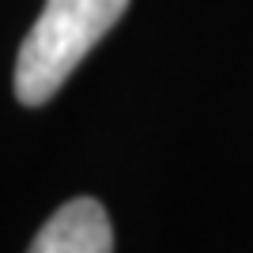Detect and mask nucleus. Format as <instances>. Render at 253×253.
<instances>
[{"instance_id":"nucleus-1","label":"nucleus","mask_w":253,"mask_h":253,"mask_svg":"<svg viewBox=\"0 0 253 253\" xmlns=\"http://www.w3.org/2000/svg\"><path fill=\"white\" fill-rule=\"evenodd\" d=\"M125 8L128 0H45L15 57V98L23 106L49 102Z\"/></svg>"},{"instance_id":"nucleus-2","label":"nucleus","mask_w":253,"mask_h":253,"mask_svg":"<svg viewBox=\"0 0 253 253\" xmlns=\"http://www.w3.org/2000/svg\"><path fill=\"white\" fill-rule=\"evenodd\" d=\"M27 253H114V227L98 201L76 197L53 211Z\"/></svg>"}]
</instances>
